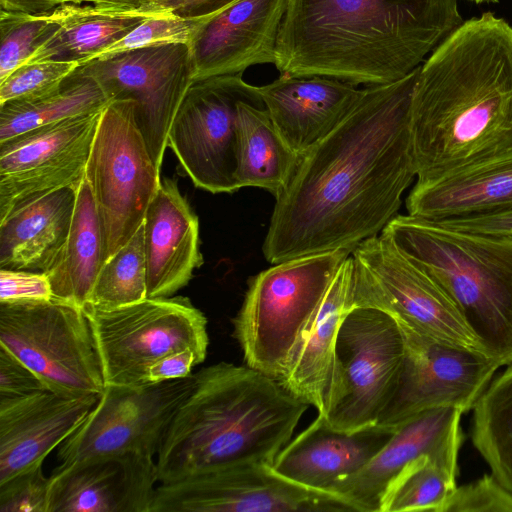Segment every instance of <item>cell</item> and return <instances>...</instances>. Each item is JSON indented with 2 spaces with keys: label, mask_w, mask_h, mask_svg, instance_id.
I'll return each instance as SVG.
<instances>
[{
  "label": "cell",
  "mask_w": 512,
  "mask_h": 512,
  "mask_svg": "<svg viewBox=\"0 0 512 512\" xmlns=\"http://www.w3.org/2000/svg\"><path fill=\"white\" fill-rule=\"evenodd\" d=\"M420 66L361 89L348 115L299 155L275 204L262 251L270 264L352 250L398 214L416 178L410 110Z\"/></svg>",
  "instance_id": "obj_1"
},
{
  "label": "cell",
  "mask_w": 512,
  "mask_h": 512,
  "mask_svg": "<svg viewBox=\"0 0 512 512\" xmlns=\"http://www.w3.org/2000/svg\"><path fill=\"white\" fill-rule=\"evenodd\" d=\"M416 182L512 150V26L463 22L420 65L410 110Z\"/></svg>",
  "instance_id": "obj_2"
},
{
  "label": "cell",
  "mask_w": 512,
  "mask_h": 512,
  "mask_svg": "<svg viewBox=\"0 0 512 512\" xmlns=\"http://www.w3.org/2000/svg\"><path fill=\"white\" fill-rule=\"evenodd\" d=\"M462 23L457 0H287L274 65L293 77L387 84Z\"/></svg>",
  "instance_id": "obj_3"
},
{
  "label": "cell",
  "mask_w": 512,
  "mask_h": 512,
  "mask_svg": "<svg viewBox=\"0 0 512 512\" xmlns=\"http://www.w3.org/2000/svg\"><path fill=\"white\" fill-rule=\"evenodd\" d=\"M308 406L248 365L204 367L194 373V386L158 449V481L224 466H271Z\"/></svg>",
  "instance_id": "obj_4"
},
{
  "label": "cell",
  "mask_w": 512,
  "mask_h": 512,
  "mask_svg": "<svg viewBox=\"0 0 512 512\" xmlns=\"http://www.w3.org/2000/svg\"><path fill=\"white\" fill-rule=\"evenodd\" d=\"M459 307L499 366L512 363V237L454 230L397 214L381 232Z\"/></svg>",
  "instance_id": "obj_5"
},
{
  "label": "cell",
  "mask_w": 512,
  "mask_h": 512,
  "mask_svg": "<svg viewBox=\"0 0 512 512\" xmlns=\"http://www.w3.org/2000/svg\"><path fill=\"white\" fill-rule=\"evenodd\" d=\"M350 251L306 255L273 264L248 282L233 319L246 365L280 381L342 262Z\"/></svg>",
  "instance_id": "obj_6"
},
{
  "label": "cell",
  "mask_w": 512,
  "mask_h": 512,
  "mask_svg": "<svg viewBox=\"0 0 512 512\" xmlns=\"http://www.w3.org/2000/svg\"><path fill=\"white\" fill-rule=\"evenodd\" d=\"M351 256L354 308L381 310L420 334L487 354L454 300L385 234L362 241Z\"/></svg>",
  "instance_id": "obj_7"
},
{
  "label": "cell",
  "mask_w": 512,
  "mask_h": 512,
  "mask_svg": "<svg viewBox=\"0 0 512 512\" xmlns=\"http://www.w3.org/2000/svg\"><path fill=\"white\" fill-rule=\"evenodd\" d=\"M107 385L149 384L150 366L165 355L193 349L203 360L207 319L187 297L146 298L112 309L85 305Z\"/></svg>",
  "instance_id": "obj_8"
},
{
  "label": "cell",
  "mask_w": 512,
  "mask_h": 512,
  "mask_svg": "<svg viewBox=\"0 0 512 512\" xmlns=\"http://www.w3.org/2000/svg\"><path fill=\"white\" fill-rule=\"evenodd\" d=\"M0 347L34 371L48 390L100 396V358L82 307L55 298L0 302Z\"/></svg>",
  "instance_id": "obj_9"
},
{
  "label": "cell",
  "mask_w": 512,
  "mask_h": 512,
  "mask_svg": "<svg viewBox=\"0 0 512 512\" xmlns=\"http://www.w3.org/2000/svg\"><path fill=\"white\" fill-rule=\"evenodd\" d=\"M85 177L101 223L105 261L142 226L161 183L132 100H112L103 110Z\"/></svg>",
  "instance_id": "obj_10"
},
{
  "label": "cell",
  "mask_w": 512,
  "mask_h": 512,
  "mask_svg": "<svg viewBox=\"0 0 512 512\" xmlns=\"http://www.w3.org/2000/svg\"><path fill=\"white\" fill-rule=\"evenodd\" d=\"M404 353L402 332L390 315L374 308L351 309L337 334L330 388L318 415L338 431L376 425L395 388Z\"/></svg>",
  "instance_id": "obj_11"
},
{
  "label": "cell",
  "mask_w": 512,
  "mask_h": 512,
  "mask_svg": "<svg viewBox=\"0 0 512 512\" xmlns=\"http://www.w3.org/2000/svg\"><path fill=\"white\" fill-rule=\"evenodd\" d=\"M262 104L258 86L243 73L194 81L169 129L167 147L200 189L217 194L239 190L237 169V107Z\"/></svg>",
  "instance_id": "obj_12"
},
{
  "label": "cell",
  "mask_w": 512,
  "mask_h": 512,
  "mask_svg": "<svg viewBox=\"0 0 512 512\" xmlns=\"http://www.w3.org/2000/svg\"><path fill=\"white\" fill-rule=\"evenodd\" d=\"M193 386L194 374L139 387L107 385L95 407L59 446L58 461L71 464L125 453L156 456Z\"/></svg>",
  "instance_id": "obj_13"
},
{
  "label": "cell",
  "mask_w": 512,
  "mask_h": 512,
  "mask_svg": "<svg viewBox=\"0 0 512 512\" xmlns=\"http://www.w3.org/2000/svg\"><path fill=\"white\" fill-rule=\"evenodd\" d=\"M399 327L404 358L393 393L376 425L395 430L430 409H473L499 364L483 352Z\"/></svg>",
  "instance_id": "obj_14"
},
{
  "label": "cell",
  "mask_w": 512,
  "mask_h": 512,
  "mask_svg": "<svg viewBox=\"0 0 512 512\" xmlns=\"http://www.w3.org/2000/svg\"><path fill=\"white\" fill-rule=\"evenodd\" d=\"M354 511L336 495L314 491L269 465L240 464L199 471L156 487L150 512Z\"/></svg>",
  "instance_id": "obj_15"
},
{
  "label": "cell",
  "mask_w": 512,
  "mask_h": 512,
  "mask_svg": "<svg viewBox=\"0 0 512 512\" xmlns=\"http://www.w3.org/2000/svg\"><path fill=\"white\" fill-rule=\"evenodd\" d=\"M80 67L110 100H132L135 119L156 167L161 171L169 129L193 84L190 46L168 44L94 59Z\"/></svg>",
  "instance_id": "obj_16"
},
{
  "label": "cell",
  "mask_w": 512,
  "mask_h": 512,
  "mask_svg": "<svg viewBox=\"0 0 512 512\" xmlns=\"http://www.w3.org/2000/svg\"><path fill=\"white\" fill-rule=\"evenodd\" d=\"M103 110L0 143V221L49 192L80 185Z\"/></svg>",
  "instance_id": "obj_17"
},
{
  "label": "cell",
  "mask_w": 512,
  "mask_h": 512,
  "mask_svg": "<svg viewBox=\"0 0 512 512\" xmlns=\"http://www.w3.org/2000/svg\"><path fill=\"white\" fill-rule=\"evenodd\" d=\"M453 407L427 410L398 426L383 448L334 494L357 512H380L383 496L395 477L412 461L430 456L454 474L462 442L460 418Z\"/></svg>",
  "instance_id": "obj_18"
},
{
  "label": "cell",
  "mask_w": 512,
  "mask_h": 512,
  "mask_svg": "<svg viewBox=\"0 0 512 512\" xmlns=\"http://www.w3.org/2000/svg\"><path fill=\"white\" fill-rule=\"evenodd\" d=\"M154 457L125 453L60 464L49 476L47 512H150Z\"/></svg>",
  "instance_id": "obj_19"
},
{
  "label": "cell",
  "mask_w": 512,
  "mask_h": 512,
  "mask_svg": "<svg viewBox=\"0 0 512 512\" xmlns=\"http://www.w3.org/2000/svg\"><path fill=\"white\" fill-rule=\"evenodd\" d=\"M287 0H235L214 11L190 45L194 81L275 64Z\"/></svg>",
  "instance_id": "obj_20"
},
{
  "label": "cell",
  "mask_w": 512,
  "mask_h": 512,
  "mask_svg": "<svg viewBox=\"0 0 512 512\" xmlns=\"http://www.w3.org/2000/svg\"><path fill=\"white\" fill-rule=\"evenodd\" d=\"M99 397L46 390L0 400V483L43 462L77 429Z\"/></svg>",
  "instance_id": "obj_21"
},
{
  "label": "cell",
  "mask_w": 512,
  "mask_h": 512,
  "mask_svg": "<svg viewBox=\"0 0 512 512\" xmlns=\"http://www.w3.org/2000/svg\"><path fill=\"white\" fill-rule=\"evenodd\" d=\"M393 432L380 425L355 432L338 431L318 415L279 452L271 468L307 489L335 495L336 488L360 471Z\"/></svg>",
  "instance_id": "obj_22"
},
{
  "label": "cell",
  "mask_w": 512,
  "mask_h": 512,
  "mask_svg": "<svg viewBox=\"0 0 512 512\" xmlns=\"http://www.w3.org/2000/svg\"><path fill=\"white\" fill-rule=\"evenodd\" d=\"M147 298L171 297L203 264L199 220L177 182L161 178L143 222Z\"/></svg>",
  "instance_id": "obj_23"
},
{
  "label": "cell",
  "mask_w": 512,
  "mask_h": 512,
  "mask_svg": "<svg viewBox=\"0 0 512 512\" xmlns=\"http://www.w3.org/2000/svg\"><path fill=\"white\" fill-rule=\"evenodd\" d=\"M258 89L275 127L297 155L325 138L361 95L356 85L324 76L280 74Z\"/></svg>",
  "instance_id": "obj_24"
},
{
  "label": "cell",
  "mask_w": 512,
  "mask_h": 512,
  "mask_svg": "<svg viewBox=\"0 0 512 512\" xmlns=\"http://www.w3.org/2000/svg\"><path fill=\"white\" fill-rule=\"evenodd\" d=\"M405 203L407 214L430 221L512 206V150L438 179L416 182Z\"/></svg>",
  "instance_id": "obj_25"
},
{
  "label": "cell",
  "mask_w": 512,
  "mask_h": 512,
  "mask_svg": "<svg viewBox=\"0 0 512 512\" xmlns=\"http://www.w3.org/2000/svg\"><path fill=\"white\" fill-rule=\"evenodd\" d=\"M77 188L67 186L49 192L0 221V269L49 270L67 241Z\"/></svg>",
  "instance_id": "obj_26"
},
{
  "label": "cell",
  "mask_w": 512,
  "mask_h": 512,
  "mask_svg": "<svg viewBox=\"0 0 512 512\" xmlns=\"http://www.w3.org/2000/svg\"><path fill=\"white\" fill-rule=\"evenodd\" d=\"M354 264L350 255L335 274L281 384L318 413L330 388L340 325L353 306Z\"/></svg>",
  "instance_id": "obj_27"
},
{
  "label": "cell",
  "mask_w": 512,
  "mask_h": 512,
  "mask_svg": "<svg viewBox=\"0 0 512 512\" xmlns=\"http://www.w3.org/2000/svg\"><path fill=\"white\" fill-rule=\"evenodd\" d=\"M55 32L24 64L45 61L88 62L97 52L118 41L146 18L157 13L139 8L96 4H67L51 11ZM23 64V65H24Z\"/></svg>",
  "instance_id": "obj_28"
},
{
  "label": "cell",
  "mask_w": 512,
  "mask_h": 512,
  "mask_svg": "<svg viewBox=\"0 0 512 512\" xmlns=\"http://www.w3.org/2000/svg\"><path fill=\"white\" fill-rule=\"evenodd\" d=\"M104 262V241L100 219L89 183L84 176L67 241L49 268L53 298L84 307Z\"/></svg>",
  "instance_id": "obj_29"
},
{
  "label": "cell",
  "mask_w": 512,
  "mask_h": 512,
  "mask_svg": "<svg viewBox=\"0 0 512 512\" xmlns=\"http://www.w3.org/2000/svg\"><path fill=\"white\" fill-rule=\"evenodd\" d=\"M237 140L239 189L257 187L275 197L288 181L299 155L283 140L264 105L239 102Z\"/></svg>",
  "instance_id": "obj_30"
},
{
  "label": "cell",
  "mask_w": 512,
  "mask_h": 512,
  "mask_svg": "<svg viewBox=\"0 0 512 512\" xmlns=\"http://www.w3.org/2000/svg\"><path fill=\"white\" fill-rule=\"evenodd\" d=\"M110 101L100 84L79 66L45 94L0 105V143L48 124L101 111Z\"/></svg>",
  "instance_id": "obj_31"
},
{
  "label": "cell",
  "mask_w": 512,
  "mask_h": 512,
  "mask_svg": "<svg viewBox=\"0 0 512 512\" xmlns=\"http://www.w3.org/2000/svg\"><path fill=\"white\" fill-rule=\"evenodd\" d=\"M472 442L493 477L512 493V363L475 404Z\"/></svg>",
  "instance_id": "obj_32"
},
{
  "label": "cell",
  "mask_w": 512,
  "mask_h": 512,
  "mask_svg": "<svg viewBox=\"0 0 512 512\" xmlns=\"http://www.w3.org/2000/svg\"><path fill=\"white\" fill-rule=\"evenodd\" d=\"M457 475L430 456L409 463L387 488L380 512H443L455 490Z\"/></svg>",
  "instance_id": "obj_33"
},
{
  "label": "cell",
  "mask_w": 512,
  "mask_h": 512,
  "mask_svg": "<svg viewBox=\"0 0 512 512\" xmlns=\"http://www.w3.org/2000/svg\"><path fill=\"white\" fill-rule=\"evenodd\" d=\"M146 298L147 271L142 224L124 246L104 261L86 305L112 309Z\"/></svg>",
  "instance_id": "obj_34"
},
{
  "label": "cell",
  "mask_w": 512,
  "mask_h": 512,
  "mask_svg": "<svg viewBox=\"0 0 512 512\" xmlns=\"http://www.w3.org/2000/svg\"><path fill=\"white\" fill-rule=\"evenodd\" d=\"M57 28L51 11L24 14L1 10L0 81L21 67Z\"/></svg>",
  "instance_id": "obj_35"
},
{
  "label": "cell",
  "mask_w": 512,
  "mask_h": 512,
  "mask_svg": "<svg viewBox=\"0 0 512 512\" xmlns=\"http://www.w3.org/2000/svg\"><path fill=\"white\" fill-rule=\"evenodd\" d=\"M212 14L213 12L199 16H181L170 12L157 13L146 18L118 41L97 52L89 61L144 47L168 44L190 46Z\"/></svg>",
  "instance_id": "obj_36"
},
{
  "label": "cell",
  "mask_w": 512,
  "mask_h": 512,
  "mask_svg": "<svg viewBox=\"0 0 512 512\" xmlns=\"http://www.w3.org/2000/svg\"><path fill=\"white\" fill-rule=\"evenodd\" d=\"M80 64L45 61L24 64L0 81V105L38 97L58 87Z\"/></svg>",
  "instance_id": "obj_37"
},
{
  "label": "cell",
  "mask_w": 512,
  "mask_h": 512,
  "mask_svg": "<svg viewBox=\"0 0 512 512\" xmlns=\"http://www.w3.org/2000/svg\"><path fill=\"white\" fill-rule=\"evenodd\" d=\"M49 477L43 462L0 483V512H47Z\"/></svg>",
  "instance_id": "obj_38"
},
{
  "label": "cell",
  "mask_w": 512,
  "mask_h": 512,
  "mask_svg": "<svg viewBox=\"0 0 512 512\" xmlns=\"http://www.w3.org/2000/svg\"><path fill=\"white\" fill-rule=\"evenodd\" d=\"M512 512V493L492 474L456 487L443 512Z\"/></svg>",
  "instance_id": "obj_39"
},
{
  "label": "cell",
  "mask_w": 512,
  "mask_h": 512,
  "mask_svg": "<svg viewBox=\"0 0 512 512\" xmlns=\"http://www.w3.org/2000/svg\"><path fill=\"white\" fill-rule=\"evenodd\" d=\"M52 298L46 273L0 269V302L47 301Z\"/></svg>",
  "instance_id": "obj_40"
},
{
  "label": "cell",
  "mask_w": 512,
  "mask_h": 512,
  "mask_svg": "<svg viewBox=\"0 0 512 512\" xmlns=\"http://www.w3.org/2000/svg\"><path fill=\"white\" fill-rule=\"evenodd\" d=\"M46 390L34 371L0 347V400L26 397Z\"/></svg>",
  "instance_id": "obj_41"
},
{
  "label": "cell",
  "mask_w": 512,
  "mask_h": 512,
  "mask_svg": "<svg viewBox=\"0 0 512 512\" xmlns=\"http://www.w3.org/2000/svg\"><path fill=\"white\" fill-rule=\"evenodd\" d=\"M434 222L468 233L512 237V206L483 214Z\"/></svg>",
  "instance_id": "obj_42"
},
{
  "label": "cell",
  "mask_w": 512,
  "mask_h": 512,
  "mask_svg": "<svg viewBox=\"0 0 512 512\" xmlns=\"http://www.w3.org/2000/svg\"><path fill=\"white\" fill-rule=\"evenodd\" d=\"M204 360L190 348L175 351L154 362L148 370L149 384L181 379Z\"/></svg>",
  "instance_id": "obj_43"
},
{
  "label": "cell",
  "mask_w": 512,
  "mask_h": 512,
  "mask_svg": "<svg viewBox=\"0 0 512 512\" xmlns=\"http://www.w3.org/2000/svg\"><path fill=\"white\" fill-rule=\"evenodd\" d=\"M67 4H96L114 7L139 8V0H0L1 10L24 14H40Z\"/></svg>",
  "instance_id": "obj_44"
},
{
  "label": "cell",
  "mask_w": 512,
  "mask_h": 512,
  "mask_svg": "<svg viewBox=\"0 0 512 512\" xmlns=\"http://www.w3.org/2000/svg\"><path fill=\"white\" fill-rule=\"evenodd\" d=\"M233 1L235 0H150L145 5L154 13L199 16L217 11Z\"/></svg>",
  "instance_id": "obj_45"
},
{
  "label": "cell",
  "mask_w": 512,
  "mask_h": 512,
  "mask_svg": "<svg viewBox=\"0 0 512 512\" xmlns=\"http://www.w3.org/2000/svg\"><path fill=\"white\" fill-rule=\"evenodd\" d=\"M474 3L480 4V3H498L499 0H469Z\"/></svg>",
  "instance_id": "obj_46"
},
{
  "label": "cell",
  "mask_w": 512,
  "mask_h": 512,
  "mask_svg": "<svg viewBox=\"0 0 512 512\" xmlns=\"http://www.w3.org/2000/svg\"><path fill=\"white\" fill-rule=\"evenodd\" d=\"M139 1H141V2H143V3H145V4H146V3H147V2H149L150 0H139Z\"/></svg>",
  "instance_id": "obj_47"
}]
</instances>
